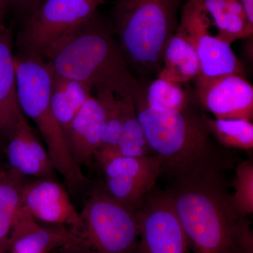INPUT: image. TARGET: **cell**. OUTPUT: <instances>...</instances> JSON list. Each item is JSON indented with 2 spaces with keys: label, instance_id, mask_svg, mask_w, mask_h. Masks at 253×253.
I'll return each mask as SVG.
<instances>
[{
  "label": "cell",
  "instance_id": "obj_28",
  "mask_svg": "<svg viewBox=\"0 0 253 253\" xmlns=\"http://www.w3.org/2000/svg\"><path fill=\"white\" fill-rule=\"evenodd\" d=\"M0 253H9L7 245L0 244Z\"/></svg>",
  "mask_w": 253,
  "mask_h": 253
},
{
  "label": "cell",
  "instance_id": "obj_15",
  "mask_svg": "<svg viewBox=\"0 0 253 253\" xmlns=\"http://www.w3.org/2000/svg\"><path fill=\"white\" fill-rule=\"evenodd\" d=\"M8 141L6 154L10 169L23 176L54 178V168L23 112Z\"/></svg>",
  "mask_w": 253,
  "mask_h": 253
},
{
  "label": "cell",
  "instance_id": "obj_4",
  "mask_svg": "<svg viewBox=\"0 0 253 253\" xmlns=\"http://www.w3.org/2000/svg\"><path fill=\"white\" fill-rule=\"evenodd\" d=\"M14 61L21 111L36 123L55 170L63 176L70 190L76 192L85 185L87 178L73 160L62 127L51 109L52 68L45 59L21 52L14 54Z\"/></svg>",
  "mask_w": 253,
  "mask_h": 253
},
{
  "label": "cell",
  "instance_id": "obj_2",
  "mask_svg": "<svg viewBox=\"0 0 253 253\" xmlns=\"http://www.w3.org/2000/svg\"><path fill=\"white\" fill-rule=\"evenodd\" d=\"M44 59L55 74L79 82L91 91H109L134 101L144 90L112 28L96 12L55 44Z\"/></svg>",
  "mask_w": 253,
  "mask_h": 253
},
{
  "label": "cell",
  "instance_id": "obj_19",
  "mask_svg": "<svg viewBox=\"0 0 253 253\" xmlns=\"http://www.w3.org/2000/svg\"><path fill=\"white\" fill-rule=\"evenodd\" d=\"M24 179L10 169L0 172V244L8 246L11 228L21 208Z\"/></svg>",
  "mask_w": 253,
  "mask_h": 253
},
{
  "label": "cell",
  "instance_id": "obj_13",
  "mask_svg": "<svg viewBox=\"0 0 253 253\" xmlns=\"http://www.w3.org/2000/svg\"><path fill=\"white\" fill-rule=\"evenodd\" d=\"M106 108L101 92L91 95L64 131L68 149L80 167L90 166L101 144Z\"/></svg>",
  "mask_w": 253,
  "mask_h": 253
},
{
  "label": "cell",
  "instance_id": "obj_27",
  "mask_svg": "<svg viewBox=\"0 0 253 253\" xmlns=\"http://www.w3.org/2000/svg\"><path fill=\"white\" fill-rule=\"evenodd\" d=\"M8 11V0H0V23H4Z\"/></svg>",
  "mask_w": 253,
  "mask_h": 253
},
{
  "label": "cell",
  "instance_id": "obj_18",
  "mask_svg": "<svg viewBox=\"0 0 253 253\" xmlns=\"http://www.w3.org/2000/svg\"><path fill=\"white\" fill-rule=\"evenodd\" d=\"M91 95L87 86L54 73L50 104L63 132Z\"/></svg>",
  "mask_w": 253,
  "mask_h": 253
},
{
  "label": "cell",
  "instance_id": "obj_11",
  "mask_svg": "<svg viewBox=\"0 0 253 253\" xmlns=\"http://www.w3.org/2000/svg\"><path fill=\"white\" fill-rule=\"evenodd\" d=\"M196 80L200 104L215 119H240L252 122L253 87L242 76L223 75Z\"/></svg>",
  "mask_w": 253,
  "mask_h": 253
},
{
  "label": "cell",
  "instance_id": "obj_26",
  "mask_svg": "<svg viewBox=\"0 0 253 253\" xmlns=\"http://www.w3.org/2000/svg\"><path fill=\"white\" fill-rule=\"evenodd\" d=\"M241 1L250 22L253 24V0H241Z\"/></svg>",
  "mask_w": 253,
  "mask_h": 253
},
{
  "label": "cell",
  "instance_id": "obj_7",
  "mask_svg": "<svg viewBox=\"0 0 253 253\" xmlns=\"http://www.w3.org/2000/svg\"><path fill=\"white\" fill-rule=\"evenodd\" d=\"M99 0H43L24 18L19 52L44 59L50 49L96 12Z\"/></svg>",
  "mask_w": 253,
  "mask_h": 253
},
{
  "label": "cell",
  "instance_id": "obj_5",
  "mask_svg": "<svg viewBox=\"0 0 253 253\" xmlns=\"http://www.w3.org/2000/svg\"><path fill=\"white\" fill-rule=\"evenodd\" d=\"M182 0H118L115 31L129 65L159 73L165 46L175 33Z\"/></svg>",
  "mask_w": 253,
  "mask_h": 253
},
{
  "label": "cell",
  "instance_id": "obj_6",
  "mask_svg": "<svg viewBox=\"0 0 253 253\" xmlns=\"http://www.w3.org/2000/svg\"><path fill=\"white\" fill-rule=\"evenodd\" d=\"M80 214L81 225L68 227L72 240L59 253H136L135 211L113 199L102 186L93 190Z\"/></svg>",
  "mask_w": 253,
  "mask_h": 253
},
{
  "label": "cell",
  "instance_id": "obj_22",
  "mask_svg": "<svg viewBox=\"0 0 253 253\" xmlns=\"http://www.w3.org/2000/svg\"><path fill=\"white\" fill-rule=\"evenodd\" d=\"M145 102L149 107L181 111L191 104L189 95L180 84L157 78L145 93Z\"/></svg>",
  "mask_w": 253,
  "mask_h": 253
},
{
  "label": "cell",
  "instance_id": "obj_25",
  "mask_svg": "<svg viewBox=\"0 0 253 253\" xmlns=\"http://www.w3.org/2000/svg\"><path fill=\"white\" fill-rule=\"evenodd\" d=\"M43 0H8V9H11L24 18L32 14Z\"/></svg>",
  "mask_w": 253,
  "mask_h": 253
},
{
  "label": "cell",
  "instance_id": "obj_8",
  "mask_svg": "<svg viewBox=\"0 0 253 253\" xmlns=\"http://www.w3.org/2000/svg\"><path fill=\"white\" fill-rule=\"evenodd\" d=\"M94 159L104 172L103 189L134 211L142 206L162 174L161 161L156 155L131 158L117 153L97 154Z\"/></svg>",
  "mask_w": 253,
  "mask_h": 253
},
{
  "label": "cell",
  "instance_id": "obj_20",
  "mask_svg": "<svg viewBox=\"0 0 253 253\" xmlns=\"http://www.w3.org/2000/svg\"><path fill=\"white\" fill-rule=\"evenodd\" d=\"M208 131L221 146L227 149L251 150L253 148V125L240 119H212L205 116Z\"/></svg>",
  "mask_w": 253,
  "mask_h": 253
},
{
  "label": "cell",
  "instance_id": "obj_10",
  "mask_svg": "<svg viewBox=\"0 0 253 253\" xmlns=\"http://www.w3.org/2000/svg\"><path fill=\"white\" fill-rule=\"evenodd\" d=\"M179 26L196 49L201 68L199 76L208 78L229 74L242 76L244 67L231 44L210 33L211 20L204 0H188L184 3Z\"/></svg>",
  "mask_w": 253,
  "mask_h": 253
},
{
  "label": "cell",
  "instance_id": "obj_3",
  "mask_svg": "<svg viewBox=\"0 0 253 253\" xmlns=\"http://www.w3.org/2000/svg\"><path fill=\"white\" fill-rule=\"evenodd\" d=\"M145 93L133 102L150 147L161 161L162 174L173 179L197 169L228 167L211 141L206 115L191 104L181 111L149 107Z\"/></svg>",
  "mask_w": 253,
  "mask_h": 253
},
{
  "label": "cell",
  "instance_id": "obj_1",
  "mask_svg": "<svg viewBox=\"0 0 253 253\" xmlns=\"http://www.w3.org/2000/svg\"><path fill=\"white\" fill-rule=\"evenodd\" d=\"M224 169L176 176L168 189L193 253H253L252 229L232 204Z\"/></svg>",
  "mask_w": 253,
  "mask_h": 253
},
{
  "label": "cell",
  "instance_id": "obj_12",
  "mask_svg": "<svg viewBox=\"0 0 253 253\" xmlns=\"http://www.w3.org/2000/svg\"><path fill=\"white\" fill-rule=\"evenodd\" d=\"M21 208L37 220L46 224L69 227L82 224L81 214L68 191L54 178L25 182L21 189Z\"/></svg>",
  "mask_w": 253,
  "mask_h": 253
},
{
  "label": "cell",
  "instance_id": "obj_21",
  "mask_svg": "<svg viewBox=\"0 0 253 253\" xmlns=\"http://www.w3.org/2000/svg\"><path fill=\"white\" fill-rule=\"evenodd\" d=\"M117 153L125 157L131 158L154 155L138 121L133 100L126 98L124 99V120Z\"/></svg>",
  "mask_w": 253,
  "mask_h": 253
},
{
  "label": "cell",
  "instance_id": "obj_9",
  "mask_svg": "<svg viewBox=\"0 0 253 253\" xmlns=\"http://www.w3.org/2000/svg\"><path fill=\"white\" fill-rule=\"evenodd\" d=\"M135 214L139 228L136 253H191L168 190L155 188Z\"/></svg>",
  "mask_w": 253,
  "mask_h": 253
},
{
  "label": "cell",
  "instance_id": "obj_17",
  "mask_svg": "<svg viewBox=\"0 0 253 253\" xmlns=\"http://www.w3.org/2000/svg\"><path fill=\"white\" fill-rule=\"evenodd\" d=\"M200 73L201 68L196 49L179 26L165 46L163 66L158 78L181 84L196 79Z\"/></svg>",
  "mask_w": 253,
  "mask_h": 253
},
{
  "label": "cell",
  "instance_id": "obj_23",
  "mask_svg": "<svg viewBox=\"0 0 253 253\" xmlns=\"http://www.w3.org/2000/svg\"><path fill=\"white\" fill-rule=\"evenodd\" d=\"M99 92L101 93L104 99L106 116L101 132V144L97 151L117 152L124 120L125 98L119 97L109 91H99Z\"/></svg>",
  "mask_w": 253,
  "mask_h": 253
},
{
  "label": "cell",
  "instance_id": "obj_29",
  "mask_svg": "<svg viewBox=\"0 0 253 253\" xmlns=\"http://www.w3.org/2000/svg\"><path fill=\"white\" fill-rule=\"evenodd\" d=\"M99 1H101H101H102V0H99Z\"/></svg>",
  "mask_w": 253,
  "mask_h": 253
},
{
  "label": "cell",
  "instance_id": "obj_30",
  "mask_svg": "<svg viewBox=\"0 0 253 253\" xmlns=\"http://www.w3.org/2000/svg\"><path fill=\"white\" fill-rule=\"evenodd\" d=\"M1 169H0V172H1Z\"/></svg>",
  "mask_w": 253,
  "mask_h": 253
},
{
  "label": "cell",
  "instance_id": "obj_14",
  "mask_svg": "<svg viewBox=\"0 0 253 253\" xmlns=\"http://www.w3.org/2000/svg\"><path fill=\"white\" fill-rule=\"evenodd\" d=\"M69 228L59 224L41 225L20 208L8 239L9 253H51L71 244Z\"/></svg>",
  "mask_w": 253,
  "mask_h": 253
},
{
  "label": "cell",
  "instance_id": "obj_24",
  "mask_svg": "<svg viewBox=\"0 0 253 253\" xmlns=\"http://www.w3.org/2000/svg\"><path fill=\"white\" fill-rule=\"evenodd\" d=\"M234 194L231 199L238 212L244 216L253 212V163L244 161L238 164L233 179Z\"/></svg>",
  "mask_w": 253,
  "mask_h": 253
},
{
  "label": "cell",
  "instance_id": "obj_16",
  "mask_svg": "<svg viewBox=\"0 0 253 253\" xmlns=\"http://www.w3.org/2000/svg\"><path fill=\"white\" fill-rule=\"evenodd\" d=\"M11 28L0 23V140H9L22 113L16 90Z\"/></svg>",
  "mask_w": 253,
  "mask_h": 253
}]
</instances>
